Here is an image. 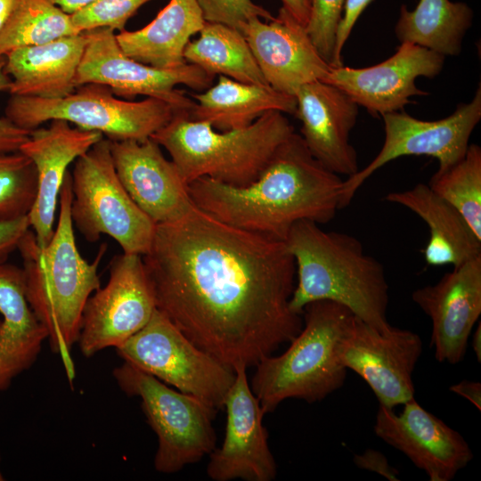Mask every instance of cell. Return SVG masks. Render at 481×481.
<instances>
[{
    "label": "cell",
    "mask_w": 481,
    "mask_h": 481,
    "mask_svg": "<svg viewBox=\"0 0 481 481\" xmlns=\"http://www.w3.org/2000/svg\"><path fill=\"white\" fill-rule=\"evenodd\" d=\"M157 309L225 365L251 367L303 326L289 301L296 265L284 240L224 223L196 206L156 225L143 256Z\"/></svg>",
    "instance_id": "1"
},
{
    "label": "cell",
    "mask_w": 481,
    "mask_h": 481,
    "mask_svg": "<svg viewBox=\"0 0 481 481\" xmlns=\"http://www.w3.org/2000/svg\"><path fill=\"white\" fill-rule=\"evenodd\" d=\"M343 181L309 151L294 132L276 150L262 174L244 187L208 177L188 185L197 208L234 227L285 240L301 220L330 222L340 208Z\"/></svg>",
    "instance_id": "2"
},
{
    "label": "cell",
    "mask_w": 481,
    "mask_h": 481,
    "mask_svg": "<svg viewBox=\"0 0 481 481\" xmlns=\"http://www.w3.org/2000/svg\"><path fill=\"white\" fill-rule=\"evenodd\" d=\"M59 198L58 223L49 243L40 248L34 232L29 230L17 249L23 261L29 305L46 330L51 349L60 356L68 380L72 383L76 370L71 349L78 340L86 304L101 288L98 267L107 245H101L90 263L80 255L70 215L72 186L69 172Z\"/></svg>",
    "instance_id": "3"
},
{
    "label": "cell",
    "mask_w": 481,
    "mask_h": 481,
    "mask_svg": "<svg viewBox=\"0 0 481 481\" xmlns=\"http://www.w3.org/2000/svg\"><path fill=\"white\" fill-rule=\"evenodd\" d=\"M319 225L298 221L284 240L298 278L291 310L302 315L306 305L329 300L346 306L377 330L388 331L389 288L383 265L365 252L356 237Z\"/></svg>",
    "instance_id": "4"
},
{
    "label": "cell",
    "mask_w": 481,
    "mask_h": 481,
    "mask_svg": "<svg viewBox=\"0 0 481 481\" xmlns=\"http://www.w3.org/2000/svg\"><path fill=\"white\" fill-rule=\"evenodd\" d=\"M295 132L284 113L267 111L251 125L218 131L177 113L151 138L167 150L189 185L200 177L244 187L257 179L278 147Z\"/></svg>",
    "instance_id": "5"
},
{
    "label": "cell",
    "mask_w": 481,
    "mask_h": 481,
    "mask_svg": "<svg viewBox=\"0 0 481 481\" xmlns=\"http://www.w3.org/2000/svg\"><path fill=\"white\" fill-rule=\"evenodd\" d=\"M302 314V329L287 350L256 365L250 387L265 414L289 398L322 401L345 383L347 370L337 347L353 313L336 302L319 300L306 305Z\"/></svg>",
    "instance_id": "6"
},
{
    "label": "cell",
    "mask_w": 481,
    "mask_h": 481,
    "mask_svg": "<svg viewBox=\"0 0 481 481\" xmlns=\"http://www.w3.org/2000/svg\"><path fill=\"white\" fill-rule=\"evenodd\" d=\"M114 95L109 86L98 83L80 85L62 98L11 95L4 115L29 131L46 121L63 119L78 128L98 131L110 141L143 142L184 112L157 98L132 102Z\"/></svg>",
    "instance_id": "7"
},
{
    "label": "cell",
    "mask_w": 481,
    "mask_h": 481,
    "mask_svg": "<svg viewBox=\"0 0 481 481\" xmlns=\"http://www.w3.org/2000/svg\"><path fill=\"white\" fill-rule=\"evenodd\" d=\"M110 141L102 138L75 160L70 215L74 228L89 242L111 237L124 253L145 255L156 224L134 202L113 163Z\"/></svg>",
    "instance_id": "8"
},
{
    "label": "cell",
    "mask_w": 481,
    "mask_h": 481,
    "mask_svg": "<svg viewBox=\"0 0 481 481\" xmlns=\"http://www.w3.org/2000/svg\"><path fill=\"white\" fill-rule=\"evenodd\" d=\"M113 377L124 393L142 400L147 422L158 437V472H178L216 449V410L126 362L114 369Z\"/></svg>",
    "instance_id": "9"
},
{
    "label": "cell",
    "mask_w": 481,
    "mask_h": 481,
    "mask_svg": "<svg viewBox=\"0 0 481 481\" xmlns=\"http://www.w3.org/2000/svg\"><path fill=\"white\" fill-rule=\"evenodd\" d=\"M124 362L217 411L235 379V371L192 342L156 309L140 330L116 347Z\"/></svg>",
    "instance_id": "10"
},
{
    "label": "cell",
    "mask_w": 481,
    "mask_h": 481,
    "mask_svg": "<svg viewBox=\"0 0 481 481\" xmlns=\"http://www.w3.org/2000/svg\"><path fill=\"white\" fill-rule=\"evenodd\" d=\"M83 32L87 42L75 77L77 86L87 83L105 85L117 96L157 98L188 115L195 102L176 86L183 85L203 92L213 85L215 77L192 63L159 69L126 56L117 42L115 31L110 28Z\"/></svg>",
    "instance_id": "11"
},
{
    "label": "cell",
    "mask_w": 481,
    "mask_h": 481,
    "mask_svg": "<svg viewBox=\"0 0 481 481\" xmlns=\"http://www.w3.org/2000/svg\"><path fill=\"white\" fill-rule=\"evenodd\" d=\"M381 118L383 145L365 167L344 179L340 208L351 203L359 188L377 170L397 158L430 156L438 161L437 171H444L461 159L481 119V87L479 85L470 102L460 103L452 114L438 120L418 119L403 110L386 113Z\"/></svg>",
    "instance_id": "12"
},
{
    "label": "cell",
    "mask_w": 481,
    "mask_h": 481,
    "mask_svg": "<svg viewBox=\"0 0 481 481\" xmlns=\"http://www.w3.org/2000/svg\"><path fill=\"white\" fill-rule=\"evenodd\" d=\"M109 272L108 282L90 296L83 311L77 343L86 357L120 346L144 327L157 309L143 256H115Z\"/></svg>",
    "instance_id": "13"
},
{
    "label": "cell",
    "mask_w": 481,
    "mask_h": 481,
    "mask_svg": "<svg viewBox=\"0 0 481 481\" xmlns=\"http://www.w3.org/2000/svg\"><path fill=\"white\" fill-rule=\"evenodd\" d=\"M423 343L410 330L392 326L380 332L354 315L337 347L340 363L358 374L379 405L394 409L414 398L413 372Z\"/></svg>",
    "instance_id": "14"
},
{
    "label": "cell",
    "mask_w": 481,
    "mask_h": 481,
    "mask_svg": "<svg viewBox=\"0 0 481 481\" xmlns=\"http://www.w3.org/2000/svg\"><path fill=\"white\" fill-rule=\"evenodd\" d=\"M234 371L235 379L224 402V441L209 454L207 474L214 481H272L277 476V464L263 425L265 412L248 381L247 367Z\"/></svg>",
    "instance_id": "15"
},
{
    "label": "cell",
    "mask_w": 481,
    "mask_h": 481,
    "mask_svg": "<svg viewBox=\"0 0 481 481\" xmlns=\"http://www.w3.org/2000/svg\"><path fill=\"white\" fill-rule=\"evenodd\" d=\"M445 56L422 46L401 43L382 62L365 68L331 67L322 81L348 94L373 117L403 110L411 97L429 94L419 89V77L433 78L443 69Z\"/></svg>",
    "instance_id": "16"
},
{
    "label": "cell",
    "mask_w": 481,
    "mask_h": 481,
    "mask_svg": "<svg viewBox=\"0 0 481 481\" xmlns=\"http://www.w3.org/2000/svg\"><path fill=\"white\" fill-rule=\"evenodd\" d=\"M403 405L399 414L379 405L373 426L376 436L403 452L430 481H451L473 459L470 446L415 398Z\"/></svg>",
    "instance_id": "17"
},
{
    "label": "cell",
    "mask_w": 481,
    "mask_h": 481,
    "mask_svg": "<svg viewBox=\"0 0 481 481\" xmlns=\"http://www.w3.org/2000/svg\"><path fill=\"white\" fill-rule=\"evenodd\" d=\"M412 299L431 320L436 361L461 363L481 314V256L452 267L436 283L415 289Z\"/></svg>",
    "instance_id": "18"
},
{
    "label": "cell",
    "mask_w": 481,
    "mask_h": 481,
    "mask_svg": "<svg viewBox=\"0 0 481 481\" xmlns=\"http://www.w3.org/2000/svg\"><path fill=\"white\" fill-rule=\"evenodd\" d=\"M240 30L266 83L279 92L295 96L301 86L324 79L331 69L306 27L283 7L273 20L264 21L254 17Z\"/></svg>",
    "instance_id": "19"
},
{
    "label": "cell",
    "mask_w": 481,
    "mask_h": 481,
    "mask_svg": "<svg viewBox=\"0 0 481 481\" xmlns=\"http://www.w3.org/2000/svg\"><path fill=\"white\" fill-rule=\"evenodd\" d=\"M110 146L122 185L156 224L177 221L195 206L178 168L153 139L110 141Z\"/></svg>",
    "instance_id": "20"
},
{
    "label": "cell",
    "mask_w": 481,
    "mask_h": 481,
    "mask_svg": "<svg viewBox=\"0 0 481 481\" xmlns=\"http://www.w3.org/2000/svg\"><path fill=\"white\" fill-rule=\"evenodd\" d=\"M296 116L301 137L311 154L326 168L349 177L360 168L350 133L357 121L359 105L341 89L315 80L295 94Z\"/></svg>",
    "instance_id": "21"
},
{
    "label": "cell",
    "mask_w": 481,
    "mask_h": 481,
    "mask_svg": "<svg viewBox=\"0 0 481 481\" xmlns=\"http://www.w3.org/2000/svg\"><path fill=\"white\" fill-rule=\"evenodd\" d=\"M103 137L98 131L72 127L66 120L53 119L48 127L31 130L20 148L37 170V195L28 217L40 248L53 237L57 201L68 167Z\"/></svg>",
    "instance_id": "22"
},
{
    "label": "cell",
    "mask_w": 481,
    "mask_h": 481,
    "mask_svg": "<svg viewBox=\"0 0 481 481\" xmlns=\"http://www.w3.org/2000/svg\"><path fill=\"white\" fill-rule=\"evenodd\" d=\"M87 42L85 32L8 52L4 72L12 77L11 95L62 98L77 87V68Z\"/></svg>",
    "instance_id": "23"
},
{
    "label": "cell",
    "mask_w": 481,
    "mask_h": 481,
    "mask_svg": "<svg viewBox=\"0 0 481 481\" xmlns=\"http://www.w3.org/2000/svg\"><path fill=\"white\" fill-rule=\"evenodd\" d=\"M384 200L408 208L427 224L429 238L423 256L428 265L455 267L481 256V239L461 214L428 183H420L408 190L391 192Z\"/></svg>",
    "instance_id": "24"
},
{
    "label": "cell",
    "mask_w": 481,
    "mask_h": 481,
    "mask_svg": "<svg viewBox=\"0 0 481 481\" xmlns=\"http://www.w3.org/2000/svg\"><path fill=\"white\" fill-rule=\"evenodd\" d=\"M0 391L36 362L47 331L31 310L22 268L0 264Z\"/></svg>",
    "instance_id": "25"
},
{
    "label": "cell",
    "mask_w": 481,
    "mask_h": 481,
    "mask_svg": "<svg viewBox=\"0 0 481 481\" xmlns=\"http://www.w3.org/2000/svg\"><path fill=\"white\" fill-rule=\"evenodd\" d=\"M189 95L195 103L188 118L207 122L218 131L246 127L267 111L295 115L297 110L294 95L269 85L242 83L222 75L207 90Z\"/></svg>",
    "instance_id": "26"
},
{
    "label": "cell",
    "mask_w": 481,
    "mask_h": 481,
    "mask_svg": "<svg viewBox=\"0 0 481 481\" xmlns=\"http://www.w3.org/2000/svg\"><path fill=\"white\" fill-rule=\"evenodd\" d=\"M204 23L196 0H170L145 27L124 29L116 39L126 56L155 68L174 69L186 63L184 49Z\"/></svg>",
    "instance_id": "27"
},
{
    "label": "cell",
    "mask_w": 481,
    "mask_h": 481,
    "mask_svg": "<svg viewBox=\"0 0 481 481\" xmlns=\"http://www.w3.org/2000/svg\"><path fill=\"white\" fill-rule=\"evenodd\" d=\"M473 11L465 3L450 0H420L410 11L403 4L395 33L400 43H411L444 56L459 55Z\"/></svg>",
    "instance_id": "28"
},
{
    "label": "cell",
    "mask_w": 481,
    "mask_h": 481,
    "mask_svg": "<svg viewBox=\"0 0 481 481\" xmlns=\"http://www.w3.org/2000/svg\"><path fill=\"white\" fill-rule=\"evenodd\" d=\"M199 33L200 37L184 49L186 62L213 77L222 75L242 83L268 85L240 29L205 21Z\"/></svg>",
    "instance_id": "29"
},
{
    "label": "cell",
    "mask_w": 481,
    "mask_h": 481,
    "mask_svg": "<svg viewBox=\"0 0 481 481\" xmlns=\"http://www.w3.org/2000/svg\"><path fill=\"white\" fill-rule=\"evenodd\" d=\"M77 34L70 14L52 0H15L0 31V59L18 47Z\"/></svg>",
    "instance_id": "30"
},
{
    "label": "cell",
    "mask_w": 481,
    "mask_h": 481,
    "mask_svg": "<svg viewBox=\"0 0 481 481\" xmlns=\"http://www.w3.org/2000/svg\"><path fill=\"white\" fill-rule=\"evenodd\" d=\"M454 207L481 239V148L472 143L464 157L444 171H436L428 183Z\"/></svg>",
    "instance_id": "31"
},
{
    "label": "cell",
    "mask_w": 481,
    "mask_h": 481,
    "mask_svg": "<svg viewBox=\"0 0 481 481\" xmlns=\"http://www.w3.org/2000/svg\"><path fill=\"white\" fill-rule=\"evenodd\" d=\"M33 162L20 151L0 154V221L28 216L37 195Z\"/></svg>",
    "instance_id": "32"
},
{
    "label": "cell",
    "mask_w": 481,
    "mask_h": 481,
    "mask_svg": "<svg viewBox=\"0 0 481 481\" xmlns=\"http://www.w3.org/2000/svg\"><path fill=\"white\" fill-rule=\"evenodd\" d=\"M151 0H97L70 14L77 30L81 33L96 28L123 31L126 21Z\"/></svg>",
    "instance_id": "33"
},
{
    "label": "cell",
    "mask_w": 481,
    "mask_h": 481,
    "mask_svg": "<svg viewBox=\"0 0 481 481\" xmlns=\"http://www.w3.org/2000/svg\"><path fill=\"white\" fill-rule=\"evenodd\" d=\"M346 0H310L311 12L306 29L322 57L332 67L336 33Z\"/></svg>",
    "instance_id": "34"
},
{
    "label": "cell",
    "mask_w": 481,
    "mask_h": 481,
    "mask_svg": "<svg viewBox=\"0 0 481 481\" xmlns=\"http://www.w3.org/2000/svg\"><path fill=\"white\" fill-rule=\"evenodd\" d=\"M205 21L222 23L240 29L249 20L257 17L271 20L274 16L252 0H196Z\"/></svg>",
    "instance_id": "35"
},
{
    "label": "cell",
    "mask_w": 481,
    "mask_h": 481,
    "mask_svg": "<svg viewBox=\"0 0 481 481\" xmlns=\"http://www.w3.org/2000/svg\"><path fill=\"white\" fill-rule=\"evenodd\" d=\"M4 60L0 59V92L8 91L11 79L4 69ZM30 131L20 128L5 116L0 118V154L16 152L29 139Z\"/></svg>",
    "instance_id": "36"
},
{
    "label": "cell",
    "mask_w": 481,
    "mask_h": 481,
    "mask_svg": "<svg viewBox=\"0 0 481 481\" xmlns=\"http://www.w3.org/2000/svg\"><path fill=\"white\" fill-rule=\"evenodd\" d=\"M373 0H346L344 4V13L338 24L334 48V62L332 67L343 66L342 51L349 37L352 29L363 12L366 7Z\"/></svg>",
    "instance_id": "37"
},
{
    "label": "cell",
    "mask_w": 481,
    "mask_h": 481,
    "mask_svg": "<svg viewBox=\"0 0 481 481\" xmlns=\"http://www.w3.org/2000/svg\"><path fill=\"white\" fill-rule=\"evenodd\" d=\"M29 228L28 216L0 221V264L4 263L8 256L18 248Z\"/></svg>",
    "instance_id": "38"
},
{
    "label": "cell",
    "mask_w": 481,
    "mask_h": 481,
    "mask_svg": "<svg viewBox=\"0 0 481 481\" xmlns=\"http://www.w3.org/2000/svg\"><path fill=\"white\" fill-rule=\"evenodd\" d=\"M353 461L357 468L377 473L389 481L400 480L399 471L389 464L382 452L377 450L367 449L361 454H355Z\"/></svg>",
    "instance_id": "39"
},
{
    "label": "cell",
    "mask_w": 481,
    "mask_h": 481,
    "mask_svg": "<svg viewBox=\"0 0 481 481\" xmlns=\"http://www.w3.org/2000/svg\"><path fill=\"white\" fill-rule=\"evenodd\" d=\"M452 392L471 402L479 411L481 409V384L477 381L461 380L449 388Z\"/></svg>",
    "instance_id": "40"
},
{
    "label": "cell",
    "mask_w": 481,
    "mask_h": 481,
    "mask_svg": "<svg viewBox=\"0 0 481 481\" xmlns=\"http://www.w3.org/2000/svg\"><path fill=\"white\" fill-rule=\"evenodd\" d=\"M282 6L301 25L306 27L311 12L310 0H281Z\"/></svg>",
    "instance_id": "41"
},
{
    "label": "cell",
    "mask_w": 481,
    "mask_h": 481,
    "mask_svg": "<svg viewBox=\"0 0 481 481\" xmlns=\"http://www.w3.org/2000/svg\"><path fill=\"white\" fill-rule=\"evenodd\" d=\"M63 12L72 14L97 0H52Z\"/></svg>",
    "instance_id": "42"
},
{
    "label": "cell",
    "mask_w": 481,
    "mask_h": 481,
    "mask_svg": "<svg viewBox=\"0 0 481 481\" xmlns=\"http://www.w3.org/2000/svg\"><path fill=\"white\" fill-rule=\"evenodd\" d=\"M471 346L475 353L477 362L481 363V323L478 322L477 326L472 335Z\"/></svg>",
    "instance_id": "43"
},
{
    "label": "cell",
    "mask_w": 481,
    "mask_h": 481,
    "mask_svg": "<svg viewBox=\"0 0 481 481\" xmlns=\"http://www.w3.org/2000/svg\"><path fill=\"white\" fill-rule=\"evenodd\" d=\"M15 0H0V31L5 23Z\"/></svg>",
    "instance_id": "44"
},
{
    "label": "cell",
    "mask_w": 481,
    "mask_h": 481,
    "mask_svg": "<svg viewBox=\"0 0 481 481\" xmlns=\"http://www.w3.org/2000/svg\"><path fill=\"white\" fill-rule=\"evenodd\" d=\"M3 480H4V476H3V474H2V472L0 470V481H3Z\"/></svg>",
    "instance_id": "45"
},
{
    "label": "cell",
    "mask_w": 481,
    "mask_h": 481,
    "mask_svg": "<svg viewBox=\"0 0 481 481\" xmlns=\"http://www.w3.org/2000/svg\"><path fill=\"white\" fill-rule=\"evenodd\" d=\"M2 320H0V326H1Z\"/></svg>",
    "instance_id": "46"
}]
</instances>
